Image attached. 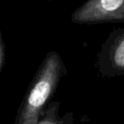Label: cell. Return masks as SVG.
<instances>
[{
	"mask_svg": "<svg viewBox=\"0 0 124 124\" xmlns=\"http://www.w3.org/2000/svg\"><path fill=\"white\" fill-rule=\"evenodd\" d=\"M67 73L58 52L52 50L46 53L25 92L15 124H37Z\"/></svg>",
	"mask_w": 124,
	"mask_h": 124,
	"instance_id": "obj_1",
	"label": "cell"
},
{
	"mask_svg": "<svg viewBox=\"0 0 124 124\" xmlns=\"http://www.w3.org/2000/svg\"><path fill=\"white\" fill-rule=\"evenodd\" d=\"M71 21L78 24L124 23V0H88L73 12Z\"/></svg>",
	"mask_w": 124,
	"mask_h": 124,
	"instance_id": "obj_2",
	"label": "cell"
},
{
	"mask_svg": "<svg viewBox=\"0 0 124 124\" xmlns=\"http://www.w3.org/2000/svg\"><path fill=\"white\" fill-rule=\"evenodd\" d=\"M96 68L105 78L124 75V27L115 28L108 34L97 55Z\"/></svg>",
	"mask_w": 124,
	"mask_h": 124,
	"instance_id": "obj_3",
	"label": "cell"
},
{
	"mask_svg": "<svg viewBox=\"0 0 124 124\" xmlns=\"http://www.w3.org/2000/svg\"><path fill=\"white\" fill-rule=\"evenodd\" d=\"M60 103L51 101L44 109L37 124H74V113L66 112L64 115H59Z\"/></svg>",
	"mask_w": 124,
	"mask_h": 124,
	"instance_id": "obj_4",
	"label": "cell"
},
{
	"mask_svg": "<svg viewBox=\"0 0 124 124\" xmlns=\"http://www.w3.org/2000/svg\"><path fill=\"white\" fill-rule=\"evenodd\" d=\"M5 59H6V46L4 43L1 28H0V73L5 65Z\"/></svg>",
	"mask_w": 124,
	"mask_h": 124,
	"instance_id": "obj_5",
	"label": "cell"
}]
</instances>
